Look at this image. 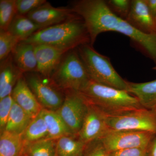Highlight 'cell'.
Segmentation results:
<instances>
[{
	"label": "cell",
	"mask_w": 156,
	"mask_h": 156,
	"mask_svg": "<svg viewBox=\"0 0 156 156\" xmlns=\"http://www.w3.org/2000/svg\"><path fill=\"white\" fill-rule=\"evenodd\" d=\"M80 92L89 103L106 115H115L143 108L137 98L126 90L98 83L90 80Z\"/></svg>",
	"instance_id": "3957f363"
},
{
	"label": "cell",
	"mask_w": 156,
	"mask_h": 156,
	"mask_svg": "<svg viewBox=\"0 0 156 156\" xmlns=\"http://www.w3.org/2000/svg\"><path fill=\"white\" fill-rule=\"evenodd\" d=\"M154 133L109 129L99 140L108 152L133 148H146Z\"/></svg>",
	"instance_id": "9c48e42d"
},
{
	"label": "cell",
	"mask_w": 156,
	"mask_h": 156,
	"mask_svg": "<svg viewBox=\"0 0 156 156\" xmlns=\"http://www.w3.org/2000/svg\"><path fill=\"white\" fill-rule=\"evenodd\" d=\"M135 28L145 34L156 33V23L145 0H132L126 19Z\"/></svg>",
	"instance_id": "4fadbf2b"
},
{
	"label": "cell",
	"mask_w": 156,
	"mask_h": 156,
	"mask_svg": "<svg viewBox=\"0 0 156 156\" xmlns=\"http://www.w3.org/2000/svg\"><path fill=\"white\" fill-rule=\"evenodd\" d=\"M22 156H30L29 155H28V154L24 152L23 154L22 155Z\"/></svg>",
	"instance_id": "e575fe53"
},
{
	"label": "cell",
	"mask_w": 156,
	"mask_h": 156,
	"mask_svg": "<svg viewBox=\"0 0 156 156\" xmlns=\"http://www.w3.org/2000/svg\"><path fill=\"white\" fill-rule=\"evenodd\" d=\"M151 111L152 112V113L156 117V107L155 108H154V109L151 110Z\"/></svg>",
	"instance_id": "836d02e7"
},
{
	"label": "cell",
	"mask_w": 156,
	"mask_h": 156,
	"mask_svg": "<svg viewBox=\"0 0 156 156\" xmlns=\"http://www.w3.org/2000/svg\"><path fill=\"white\" fill-rule=\"evenodd\" d=\"M20 39L8 30H0V60H5L12 53Z\"/></svg>",
	"instance_id": "484cf974"
},
{
	"label": "cell",
	"mask_w": 156,
	"mask_h": 156,
	"mask_svg": "<svg viewBox=\"0 0 156 156\" xmlns=\"http://www.w3.org/2000/svg\"></svg>",
	"instance_id": "74e56055"
},
{
	"label": "cell",
	"mask_w": 156,
	"mask_h": 156,
	"mask_svg": "<svg viewBox=\"0 0 156 156\" xmlns=\"http://www.w3.org/2000/svg\"><path fill=\"white\" fill-rule=\"evenodd\" d=\"M153 69L154 70H156V65L153 68Z\"/></svg>",
	"instance_id": "d590c367"
},
{
	"label": "cell",
	"mask_w": 156,
	"mask_h": 156,
	"mask_svg": "<svg viewBox=\"0 0 156 156\" xmlns=\"http://www.w3.org/2000/svg\"><path fill=\"white\" fill-rule=\"evenodd\" d=\"M56 139L45 138L27 143L24 152L30 156H56Z\"/></svg>",
	"instance_id": "cb8c5ba5"
},
{
	"label": "cell",
	"mask_w": 156,
	"mask_h": 156,
	"mask_svg": "<svg viewBox=\"0 0 156 156\" xmlns=\"http://www.w3.org/2000/svg\"><path fill=\"white\" fill-rule=\"evenodd\" d=\"M155 21H156V18H155Z\"/></svg>",
	"instance_id": "8d00e7d4"
},
{
	"label": "cell",
	"mask_w": 156,
	"mask_h": 156,
	"mask_svg": "<svg viewBox=\"0 0 156 156\" xmlns=\"http://www.w3.org/2000/svg\"><path fill=\"white\" fill-rule=\"evenodd\" d=\"M106 3L114 13L123 19H126L131 8V1L109 0Z\"/></svg>",
	"instance_id": "83f0119b"
},
{
	"label": "cell",
	"mask_w": 156,
	"mask_h": 156,
	"mask_svg": "<svg viewBox=\"0 0 156 156\" xmlns=\"http://www.w3.org/2000/svg\"><path fill=\"white\" fill-rule=\"evenodd\" d=\"M146 156H156V133H154L147 147Z\"/></svg>",
	"instance_id": "1f68e13d"
},
{
	"label": "cell",
	"mask_w": 156,
	"mask_h": 156,
	"mask_svg": "<svg viewBox=\"0 0 156 156\" xmlns=\"http://www.w3.org/2000/svg\"><path fill=\"white\" fill-rule=\"evenodd\" d=\"M11 54L14 63L23 73L37 72V64L34 45L21 41Z\"/></svg>",
	"instance_id": "2e32d148"
},
{
	"label": "cell",
	"mask_w": 156,
	"mask_h": 156,
	"mask_svg": "<svg viewBox=\"0 0 156 156\" xmlns=\"http://www.w3.org/2000/svg\"><path fill=\"white\" fill-rule=\"evenodd\" d=\"M62 105L56 112L73 135H78L88 111L89 103L80 92H65Z\"/></svg>",
	"instance_id": "ba28073f"
},
{
	"label": "cell",
	"mask_w": 156,
	"mask_h": 156,
	"mask_svg": "<svg viewBox=\"0 0 156 156\" xmlns=\"http://www.w3.org/2000/svg\"><path fill=\"white\" fill-rule=\"evenodd\" d=\"M26 145L22 135L5 130L0 136V156H22Z\"/></svg>",
	"instance_id": "d6986e66"
},
{
	"label": "cell",
	"mask_w": 156,
	"mask_h": 156,
	"mask_svg": "<svg viewBox=\"0 0 156 156\" xmlns=\"http://www.w3.org/2000/svg\"><path fill=\"white\" fill-rule=\"evenodd\" d=\"M50 79L64 93L80 92L91 80L79 53L74 50L65 54Z\"/></svg>",
	"instance_id": "5b68a950"
},
{
	"label": "cell",
	"mask_w": 156,
	"mask_h": 156,
	"mask_svg": "<svg viewBox=\"0 0 156 156\" xmlns=\"http://www.w3.org/2000/svg\"><path fill=\"white\" fill-rule=\"evenodd\" d=\"M72 9L83 20L93 45L98 35L116 32L128 37L156 63V33L145 34L131 25L112 11L103 0H81Z\"/></svg>",
	"instance_id": "6da1fadb"
},
{
	"label": "cell",
	"mask_w": 156,
	"mask_h": 156,
	"mask_svg": "<svg viewBox=\"0 0 156 156\" xmlns=\"http://www.w3.org/2000/svg\"><path fill=\"white\" fill-rule=\"evenodd\" d=\"M11 95L14 101L33 119L36 118L43 109L23 75L17 81Z\"/></svg>",
	"instance_id": "5bb4252c"
},
{
	"label": "cell",
	"mask_w": 156,
	"mask_h": 156,
	"mask_svg": "<svg viewBox=\"0 0 156 156\" xmlns=\"http://www.w3.org/2000/svg\"><path fill=\"white\" fill-rule=\"evenodd\" d=\"M17 14L16 0L0 1V28L8 30L9 26Z\"/></svg>",
	"instance_id": "d4e9b609"
},
{
	"label": "cell",
	"mask_w": 156,
	"mask_h": 156,
	"mask_svg": "<svg viewBox=\"0 0 156 156\" xmlns=\"http://www.w3.org/2000/svg\"><path fill=\"white\" fill-rule=\"evenodd\" d=\"M46 2V0H16L17 14L27 15Z\"/></svg>",
	"instance_id": "f1b7e54d"
},
{
	"label": "cell",
	"mask_w": 156,
	"mask_h": 156,
	"mask_svg": "<svg viewBox=\"0 0 156 156\" xmlns=\"http://www.w3.org/2000/svg\"><path fill=\"white\" fill-rule=\"evenodd\" d=\"M127 92L137 98L144 108L152 110L156 107V80L142 83L128 82Z\"/></svg>",
	"instance_id": "e0dca14e"
},
{
	"label": "cell",
	"mask_w": 156,
	"mask_h": 156,
	"mask_svg": "<svg viewBox=\"0 0 156 156\" xmlns=\"http://www.w3.org/2000/svg\"><path fill=\"white\" fill-rule=\"evenodd\" d=\"M109 129L121 131H149L156 133V117L144 108L115 115H107Z\"/></svg>",
	"instance_id": "52a82bcc"
},
{
	"label": "cell",
	"mask_w": 156,
	"mask_h": 156,
	"mask_svg": "<svg viewBox=\"0 0 156 156\" xmlns=\"http://www.w3.org/2000/svg\"><path fill=\"white\" fill-rule=\"evenodd\" d=\"M29 87L43 108L56 111L64 101L65 93L52 83L50 78L37 72L26 73Z\"/></svg>",
	"instance_id": "8992f818"
},
{
	"label": "cell",
	"mask_w": 156,
	"mask_h": 156,
	"mask_svg": "<svg viewBox=\"0 0 156 156\" xmlns=\"http://www.w3.org/2000/svg\"><path fill=\"white\" fill-rule=\"evenodd\" d=\"M22 135L26 144L47 138L48 128L41 112L32 120Z\"/></svg>",
	"instance_id": "603a6c76"
},
{
	"label": "cell",
	"mask_w": 156,
	"mask_h": 156,
	"mask_svg": "<svg viewBox=\"0 0 156 156\" xmlns=\"http://www.w3.org/2000/svg\"><path fill=\"white\" fill-rule=\"evenodd\" d=\"M12 95L0 99V130L1 133L5 129L9 115L14 103Z\"/></svg>",
	"instance_id": "4316f807"
},
{
	"label": "cell",
	"mask_w": 156,
	"mask_h": 156,
	"mask_svg": "<svg viewBox=\"0 0 156 156\" xmlns=\"http://www.w3.org/2000/svg\"><path fill=\"white\" fill-rule=\"evenodd\" d=\"M23 41L48 45L69 52L91 43L83 20L80 16L62 23L42 29Z\"/></svg>",
	"instance_id": "7a4b0ae2"
},
{
	"label": "cell",
	"mask_w": 156,
	"mask_h": 156,
	"mask_svg": "<svg viewBox=\"0 0 156 156\" xmlns=\"http://www.w3.org/2000/svg\"><path fill=\"white\" fill-rule=\"evenodd\" d=\"M146 148H133L109 152V156H146Z\"/></svg>",
	"instance_id": "4dcf8cb0"
},
{
	"label": "cell",
	"mask_w": 156,
	"mask_h": 156,
	"mask_svg": "<svg viewBox=\"0 0 156 156\" xmlns=\"http://www.w3.org/2000/svg\"><path fill=\"white\" fill-rule=\"evenodd\" d=\"M26 16L44 29L67 21L78 15L72 8H55L47 2Z\"/></svg>",
	"instance_id": "8fae6325"
},
{
	"label": "cell",
	"mask_w": 156,
	"mask_h": 156,
	"mask_svg": "<svg viewBox=\"0 0 156 156\" xmlns=\"http://www.w3.org/2000/svg\"><path fill=\"white\" fill-rule=\"evenodd\" d=\"M34 46L37 64V73L50 78L68 52L48 45Z\"/></svg>",
	"instance_id": "7c38bea8"
},
{
	"label": "cell",
	"mask_w": 156,
	"mask_h": 156,
	"mask_svg": "<svg viewBox=\"0 0 156 156\" xmlns=\"http://www.w3.org/2000/svg\"><path fill=\"white\" fill-rule=\"evenodd\" d=\"M33 119L24 110L14 101L5 130L14 134L22 135Z\"/></svg>",
	"instance_id": "44dd1931"
},
{
	"label": "cell",
	"mask_w": 156,
	"mask_h": 156,
	"mask_svg": "<svg viewBox=\"0 0 156 156\" xmlns=\"http://www.w3.org/2000/svg\"><path fill=\"white\" fill-rule=\"evenodd\" d=\"M88 144L79 138L77 135H65L56 139L57 156H83Z\"/></svg>",
	"instance_id": "ac0fdd59"
},
{
	"label": "cell",
	"mask_w": 156,
	"mask_h": 156,
	"mask_svg": "<svg viewBox=\"0 0 156 156\" xmlns=\"http://www.w3.org/2000/svg\"><path fill=\"white\" fill-rule=\"evenodd\" d=\"M83 156H109V152L99 140L89 143Z\"/></svg>",
	"instance_id": "f546056e"
},
{
	"label": "cell",
	"mask_w": 156,
	"mask_h": 156,
	"mask_svg": "<svg viewBox=\"0 0 156 156\" xmlns=\"http://www.w3.org/2000/svg\"><path fill=\"white\" fill-rule=\"evenodd\" d=\"M42 29L26 15L17 14L9 26L8 31L23 41Z\"/></svg>",
	"instance_id": "7402d4cb"
},
{
	"label": "cell",
	"mask_w": 156,
	"mask_h": 156,
	"mask_svg": "<svg viewBox=\"0 0 156 156\" xmlns=\"http://www.w3.org/2000/svg\"><path fill=\"white\" fill-rule=\"evenodd\" d=\"M41 113L48 128L47 138L57 139L61 136L73 134L56 111L43 108Z\"/></svg>",
	"instance_id": "ffe728a7"
},
{
	"label": "cell",
	"mask_w": 156,
	"mask_h": 156,
	"mask_svg": "<svg viewBox=\"0 0 156 156\" xmlns=\"http://www.w3.org/2000/svg\"><path fill=\"white\" fill-rule=\"evenodd\" d=\"M0 99L11 95L15 85L23 73L16 66L12 54L1 61Z\"/></svg>",
	"instance_id": "9a60e30c"
},
{
	"label": "cell",
	"mask_w": 156,
	"mask_h": 156,
	"mask_svg": "<svg viewBox=\"0 0 156 156\" xmlns=\"http://www.w3.org/2000/svg\"><path fill=\"white\" fill-rule=\"evenodd\" d=\"M151 14L155 19L156 17V0H145Z\"/></svg>",
	"instance_id": "d6a6232c"
},
{
	"label": "cell",
	"mask_w": 156,
	"mask_h": 156,
	"mask_svg": "<svg viewBox=\"0 0 156 156\" xmlns=\"http://www.w3.org/2000/svg\"><path fill=\"white\" fill-rule=\"evenodd\" d=\"M78 49L91 80L101 85L127 91L128 81L117 72L108 57L98 53L89 44L82 45Z\"/></svg>",
	"instance_id": "277c9868"
},
{
	"label": "cell",
	"mask_w": 156,
	"mask_h": 156,
	"mask_svg": "<svg viewBox=\"0 0 156 156\" xmlns=\"http://www.w3.org/2000/svg\"><path fill=\"white\" fill-rule=\"evenodd\" d=\"M106 117V115L101 110L89 103L87 114L78 137L87 144L100 139L109 129L107 124Z\"/></svg>",
	"instance_id": "30bf717a"
}]
</instances>
